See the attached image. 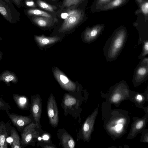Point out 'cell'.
<instances>
[{"label":"cell","instance_id":"cell-27","mask_svg":"<svg viewBox=\"0 0 148 148\" xmlns=\"http://www.w3.org/2000/svg\"><path fill=\"white\" fill-rule=\"evenodd\" d=\"M123 122V120L122 119H120L117 121L119 123L116 125L115 127H114V130L117 132L120 131L122 128L123 125L120 123Z\"/></svg>","mask_w":148,"mask_h":148},{"label":"cell","instance_id":"cell-30","mask_svg":"<svg viewBox=\"0 0 148 148\" xmlns=\"http://www.w3.org/2000/svg\"><path fill=\"white\" fill-rule=\"evenodd\" d=\"M26 5L29 7H34L35 6L34 2L32 1H27L26 2Z\"/></svg>","mask_w":148,"mask_h":148},{"label":"cell","instance_id":"cell-15","mask_svg":"<svg viewBox=\"0 0 148 148\" xmlns=\"http://www.w3.org/2000/svg\"><path fill=\"white\" fill-rule=\"evenodd\" d=\"M34 38L36 42L40 47H44L54 43L60 39L58 37H47L43 35L41 36H35Z\"/></svg>","mask_w":148,"mask_h":148},{"label":"cell","instance_id":"cell-14","mask_svg":"<svg viewBox=\"0 0 148 148\" xmlns=\"http://www.w3.org/2000/svg\"><path fill=\"white\" fill-rule=\"evenodd\" d=\"M135 0L138 6V9L135 12V14H143L144 16L145 21L146 22L148 19V0Z\"/></svg>","mask_w":148,"mask_h":148},{"label":"cell","instance_id":"cell-1","mask_svg":"<svg viewBox=\"0 0 148 148\" xmlns=\"http://www.w3.org/2000/svg\"><path fill=\"white\" fill-rule=\"evenodd\" d=\"M128 37L126 27L121 25L115 29L106 41L103 49L107 62L116 60L124 48Z\"/></svg>","mask_w":148,"mask_h":148},{"label":"cell","instance_id":"cell-36","mask_svg":"<svg viewBox=\"0 0 148 148\" xmlns=\"http://www.w3.org/2000/svg\"><path fill=\"white\" fill-rule=\"evenodd\" d=\"M5 1L8 3H9L10 2V0H5Z\"/></svg>","mask_w":148,"mask_h":148},{"label":"cell","instance_id":"cell-31","mask_svg":"<svg viewBox=\"0 0 148 148\" xmlns=\"http://www.w3.org/2000/svg\"><path fill=\"white\" fill-rule=\"evenodd\" d=\"M143 124V121H140L138 122L136 125V127L137 129H139L141 128Z\"/></svg>","mask_w":148,"mask_h":148},{"label":"cell","instance_id":"cell-18","mask_svg":"<svg viewBox=\"0 0 148 148\" xmlns=\"http://www.w3.org/2000/svg\"><path fill=\"white\" fill-rule=\"evenodd\" d=\"M62 143L64 147L73 148L75 142L69 134H63L62 137Z\"/></svg>","mask_w":148,"mask_h":148},{"label":"cell","instance_id":"cell-19","mask_svg":"<svg viewBox=\"0 0 148 148\" xmlns=\"http://www.w3.org/2000/svg\"><path fill=\"white\" fill-rule=\"evenodd\" d=\"M111 0H95L92 6V12H97L100 8L107 5Z\"/></svg>","mask_w":148,"mask_h":148},{"label":"cell","instance_id":"cell-6","mask_svg":"<svg viewBox=\"0 0 148 148\" xmlns=\"http://www.w3.org/2000/svg\"><path fill=\"white\" fill-rule=\"evenodd\" d=\"M13 125L21 134L24 128L32 123L30 116H23L15 113H10L9 110L6 112Z\"/></svg>","mask_w":148,"mask_h":148},{"label":"cell","instance_id":"cell-4","mask_svg":"<svg viewBox=\"0 0 148 148\" xmlns=\"http://www.w3.org/2000/svg\"><path fill=\"white\" fill-rule=\"evenodd\" d=\"M105 26L104 24H98L91 27H87L82 36L84 42L89 43L95 41L102 34Z\"/></svg>","mask_w":148,"mask_h":148},{"label":"cell","instance_id":"cell-28","mask_svg":"<svg viewBox=\"0 0 148 148\" xmlns=\"http://www.w3.org/2000/svg\"><path fill=\"white\" fill-rule=\"evenodd\" d=\"M121 95L118 93H116L112 97V100L114 102H116L118 101L121 99Z\"/></svg>","mask_w":148,"mask_h":148},{"label":"cell","instance_id":"cell-29","mask_svg":"<svg viewBox=\"0 0 148 148\" xmlns=\"http://www.w3.org/2000/svg\"><path fill=\"white\" fill-rule=\"evenodd\" d=\"M89 126L88 123L86 122L84 124L83 127V130L84 132H88L89 129Z\"/></svg>","mask_w":148,"mask_h":148},{"label":"cell","instance_id":"cell-3","mask_svg":"<svg viewBox=\"0 0 148 148\" xmlns=\"http://www.w3.org/2000/svg\"><path fill=\"white\" fill-rule=\"evenodd\" d=\"M61 28V31H66L72 28L82 21L84 14L83 11L77 9L69 11Z\"/></svg>","mask_w":148,"mask_h":148},{"label":"cell","instance_id":"cell-11","mask_svg":"<svg viewBox=\"0 0 148 148\" xmlns=\"http://www.w3.org/2000/svg\"><path fill=\"white\" fill-rule=\"evenodd\" d=\"M3 81L7 86H11L10 82L16 84L18 82V78L16 74L14 72L5 70L0 75V82Z\"/></svg>","mask_w":148,"mask_h":148},{"label":"cell","instance_id":"cell-20","mask_svg":"<svg viewBox=\"0 0 148 148\" xmlns=\"http://www.w3.org/2000/svg\"><path fill=\"white\" fill-rule=\"evenodd\" d=\"M27 12L28 14L30 15L41 16L49 18L51 17L48 13L37 9H31L28 10Z\"/></svg>","mask_w":148,"mask_h":148},{"label":"cell","instance_id":"cell-24","mask_svg":"<svg viewBox=\"0 0 148 148\" xmlns=\"http://www.w3.org/2000/svg\"><path fill=\"white\" fill-rule=\"evenodd\" d=\"M76 103V99L73 97L69 95L65 97L64 103L66 106H70L75 104Z\"/></svg>","mask_w":148,"mask_h":148},{"label":"cell","instance_id":"cell-26","mask_svg":"<svg viewBox=\"0 0 148 148\" xmlns=\"http://www.w3.org/2000/svg\"><path fill=\"white\" fill-rule=\"evenodd\" d=\"M82 0H64L63 5L69 7L73 5L78 4Z\"/></svg>","mask_w":148,"mask_h":148},{"label":"cell","instance_id":"cell-17","mask_svg":"<svg viewBox=\"0 0 148 148\" xmlns=\"http://www.w3.org/2000/svg\"><path fill=\"white\" fill-rule=\"evenodd\" d=\"M0 13L9 22L12 23V17L9 8L2 0H0Z\"/></svg>","mask_w":148,"mask_h":148},{"label":"cell","instance_id":"cell-12","mask_svg":"<svg viewBox=\"0 0 148 148\" xmlns=\"http://www.w3.org/2000/svg\"><path fill=\"white\" fill-rule=\"evenodd\" d=\"M12 97L15 103L19 109L25 110L27 109L29 102L27 97L16 94H13Z\"/></svg>","mask_w":148,"mask_h":148},{"label":"cell","instance_id":"cell-35","mask_svg":"<svg viewBox=\"0 0 148 148\" xmlns=\"http://www.w3.org/2000/svg\"><path fill=\"white\" fill-rule=\"evenodd\" d=\"M3 53L0 51V61L1 60L2 58H3Z\"/></svg>","mask_w":148,"mask_h":148},{"label":"cell","instance_id":"cell-21","mask_svg":"<svg viewBox=\"0 0 148 148\" xmlns=\"http://www.w3.org/2000/svg\"><path fill=\"white\" fill-rule=\"evenodd\" d=\"M32 20L35 23L41 27H45L47 25L48 20L47 18L42 17H35Z\"/></svg>","mask_w":148,"mask_h":148},{"label":"cell","instance_id":"cell-37","mask_svg":"<svg viewBox=\"0 0 148 148\" xmlns=\"http://www.w3.org/2000/svg\"><path fill=\"white\" fill-rule=\"evenodd\" d=\"M2 40V38L0 37V40Z\"/></svg>","mask_w":148,"mask_h":148},{"label":"cell","instance_id":"cell-33","mask_svg":"<svg viewBox=\"0 0 148 148\" xmlns=\"http://www.w3.org/2000/svg\"><path fill=\"white\" fill-rule=\"evenodd\" d=\"M43 139L45 140H47L49 138V136L47 135H45L43 137Z\"/></svg>","mask_w":148,"mask_h":148},{"label":"cell","instance_id":"cell-10","mask_svg":"<svg viewBox=\"0 0 148 148\" xmlns=\"http://www.w3.org/2000/svg\"><path fill=\"white\" fill-rule=\"evenodd\" d=\"M31 111L34 119L36 122V127L38 128L41 112V105L40 99L39 98L35 97L32 98Z\"/></svg>","mask_w":148,"mask_h":148},{"label":"cell","instance_id":"cell-2","mask_svg":"<svg viewBox=\"0 0 148 148\" xmlns=\"http://www.w3.org/2000/svg\"><path fill=\"white\" fill-rule=\"evenodd\" d=\"M148 58L145 57L142 59L134 70L132 81L137 86L148 79Z\"/></svg>","mask_w":148,"mask_h":148},{"label":"cell","instance_id":"cell-34","mask_svg":"<svg viewBox=\"0 0 148 148\" xmlns=\"http://www.w3.org/2000/svg\"><path fill=\"white\" fill-rule=\"evenodd\" d=\"M137 99L139 100H141L142 99V97L140 95H138L137 97Z\"/></svg>","mask_w":148,"mask_h":148},{"label":"cell","instance_id":"cell-7","mask_svg":"<svg viewBox=\"0 0 148 148\" xmlns=\"http://www.w3.org/2000/svg\"><path fill=\"white\" fill-rule=\"evenodd\" d=\"M47 110L50 123L53 125H57L58 121V111L56 101L52 95L49 99Z\"/></svg>","mask_w":148,"mask_h":148},{"label":"cell","instance_id":"cell-23","mask_svg":"<svg viewBox=\"0 0 148 148\" xmlns=\"http://www.w3.org/2000/svg\"><path fill=\"white\" fill-rule=\"evenodd\" d=\"M37 3L38 5L41 8L51 12L53 11V7L47 3L41 0H37Z\"/></svg>","mask_w":148,"mask_h":148},{"label":"cell","instance_id":"cell-22","mask_svg":"<svg viewBox=\"0 0 148 148\" xmlns=\"http://www.w3.org/2000/svg\"><path fill=\"white\" fill-rule=\"evenodd\" d=\"M141 52L138 56L140 59L146 57L148 54V40L144 41L143 43Z\"/></svg>","mask_w":148,"mask_h":148},{"label":"cell","instance_id":"cell-25","mask_svg":"<svg viewBox=\"0 0 148 148\" xmlns=\"http://www.w3.org/2000/svg\"><path fill=\"white\" fill-rule=\"evenodd\" d=\"M11 109V107L9 104L5 101L0 97V110L6 112Z\"/></svg>","mask_w":148,"mask_h":148},{"label":"cell","instance_id":"cell-9","mask_svg":"<svg viewBox=\"0 0 148 148\" xmlns=\"http://www.w3.org/2000/svg\"><path fill=\"white\" fill-rule=\"evenodd\" d=\"M12 126L10 123L0 122V148H7V139L10 137Z\"/></svg>","mask_w":148,"mask_h":148},{"label":"cell","instance_id":"cell-13","mask_svg":"<svg viewBox=\"0 0 148 148\" xmlns=\"http://www.w3.org/2000/svg\"><path fill=\"white\" fill-rule=\"evenodd\" d=\"M129 0H112L108 4L100 8L97 12L114 10L127 3Z\"/></svg>","mask_w":148,"mask_h":148},{"label":"cell","instance_id":"cell-5","mask_svg":"<svg viewBox=\"0 0 148 148\" xmlns=\"http://www.w3.org/2000/svg\"><path fill=\"white\" fill-rule=\"evenodd\" d=\"M36 124L31 123L27 125L21 134V146L23 148L30 144L38 134L36 130Z\"/></svg>","mask_w":148,"mask_h":148},{"label":"cell","instance_id":"cell-32","mask_svg":"<svg viewBox=\"0 0 148 148\" xmlns=\"http://www.w3.org/2000/svg\"><path fill=\"white\" fill-rule=\"evenodd\" d=\"M14 3L17 5L20 6L21 4L22 0H12Z\"/></svg>","mask_w":148,"mask_h":148},{"label":"cell","instance_id":"cell-16","mask_svg":"<svg viewBox=\"0 0 148 148\" xmlns=\"http://www.w3.org/2000/svg\"><path fill=\"white\" fill-rule=\"evenodd\" d=\"M10 137L11 139L10 147L11 148H21V138L14 127H12Z\"/></svg>","mask_w":148,"mask_h":148},{"label":"cell","instance_id":"cell-8","mask_svg":"<svg viewBox=\"0 0 148 148\" xmlns=\"http://www.w3.org/2000/svg\"><path fill=\"white\" fill-rule=\"evenodd\" d=\"M53 73L55 77L63 88L70 91H74L75 90V84L70 81L57 68L54 70Z\"/></svg>","mask_w":148,"mask_h":148}]
</instances>
